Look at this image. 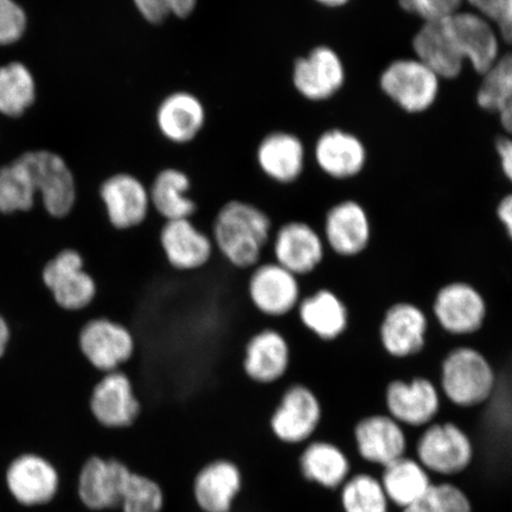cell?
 I'll list each match as a JSON object with an SVG mask.
<instances>
[{
  "label": "cell",
  "instance_id": "6da1fadb",
  "mask_svg": "<svg viewBox=\"0 0 512 512\" xmlns=\"http://www.w3.org/2000/svg\"><path fill=\"white\" fill-rule=\"evenodd\" d=\"M274 228L270 216L255 204L232 200L217 211L211 229L216 253L238 271H251L271 246Z\"/></svg>",
  "mask_w": 512,
  "mask_h": 512
},
{
  "label": "cell",
  "instance_id": "7a4b0ae2",
  "mask_svg": "<svg viewBox=\"0 0 512 512\" xmlns=\"http://www.w3.org/2000/svg\"><path fill=\"white\" fill-rule=\"evenodd\" d=\"M438 387L443 399L452 406L477 408L494 399L497 371L482 350L460 345L448 351L441 361Z\"/></svg>",
  "mask_w": 512,
  "mask_h": 512
},
{
  "label": "cell",
  "instance_id": "3957f363",
  "mask_svg": "<svg viewBox=\"0 0 512 512\" xmlns=\"http://www.w3.org/2000/svg\"><path fill=\"white\" fill-rule=\"evenodd\" d=\"M415 458L431 476L463 475L476 458L471 435L453 421H435L422 430L415 444Z\"/></svg>",
  "mask_w": 512,
  "mask_h": 512
},
{
  "label": "cell",
  "instance_id": "277c9868",
  "mask_svg": "<svg viewBox=\"0 0 512 512\" xmlns=\"http://www.w3.org/2000/svg\"><path fill=\"white\" fill-rule=\"evenodd\" d=\"M323 419V401L316 390L296 382L281 394L268 419V428L281 445L304 446L315 438Z\"/></svg>",
  "mask_w": 512,
  "mask_h": 512
},
{
  "label": "cell",
  "instance_id": "5b68a950",
  "mask_svg": "<svg viewBox=\"0 0 512 512\" xmlns=\"http://www.w3.org/2000/svg\"><path fill=\"white\" fill-rule=\"evenodd\" d=\"M432 315L445 334L469 337L484 328L489 317V304L476 285L465 280H452L435 292Z\"/></svg>",
  "mask_w": 512,
  "mask_h": 512
},
{
  "label": "cell",
  "instance_id": "8992f818",
  "mask_svg": "<svg viewBox=\"0 0 512 512\" xmlns=\"http://www.w3.org/2000/svg\"><path fill=\"white\" fill-rule=\"evenodd\" d=\"M79 348L95 370L107 374L124 370L134 360L138 341L130 326L119 320L99 317L82 326Z\"/></svg>",
  "mask_w": 512,
  "mask_h": 512
},
{
  "label": "cell",
  "instance_id": "52a82bcc",
  "mask_svg": "<svg viewBox=\"0 0 512 512\" xmlns=\"http://www.w3.org/2000/svg\"><path fill=\"white\" fill-rule=\"evenodd\" d=\"M247 297L259 315L281 319L296 312L303 299L300 278L275 261H262L249 271Z\"/></svg>",
  "mask_w": 512,
  "mask_h": 512
},
{
  "label": "cell",
  "instance_id": "ba28073f",
  "mask_svg": "<svg viewBox=\"0 0 512 512\" xmlns=\"http://www.w3.org/2000/svg\"><path fill=\"white\" fill-rule=\"evenodd\" d=\"M386 413L405 428L424 430L437 421L443 407L438 384L426 376L394 379L383 393Z\"/></svg>",
  "mask_w": 512,
  "mask_h": 512
},
{
  "label": "cell",
  "instance_id": "9c48e42d",
  "mask_svg": "<svg viewBox=\"0 0 512 512\" xmlns=\"http://www.w3.org/2000/svg\"><path fill=\"white\" fill-rule=\"evenodd\" d=\"M89 411L98 425L111 431H125L142 418L143 402L136 384L125 370L102 374L89 398Z\"/></svg>",
  "mask_w": 512,
  "mask_h": 512
},
{
  "label": "cell",
  "instance_id": "30bf717a",
  "mask_svg": "<svg viewBox=\"0 0 512 512\" xmlns=\"http://www.w3.org/2000/svg\"><path fill=\"white\" fill-rule=\"evenodd\" d=\"M440 78L419 59H400L383 70L380 86L384 94L401 110L424 113L437 101Z\"/></svg>",
  "mask_w": 512,
  "mask_h": 512
},
{
  "label": "cell",
  "instance_id": "8fae6325",
  "mask_svg": "<svg viewBox=\"0 0 512 512\" xmlns=\"http://www.w3.org/2000/svg\"><path fill=\"white\" fill-rule=\"evenodd\" d=\"M5 486L14 501L24 508H40L54 502L61 490L57 466L38 453H23L6 466Z\"/></svg>",
  "mask_w": 512,
  "mask_h": 512
},
{
  "label": "cell",
  "instance_id": "7c38bea8",
  "mask_svg": "<svg viewBox=\"0 0 512 512\" xmlns=\"http://www.w3.org/2000/svg\"><path fill=\"white\" fill-rule=\"evenodd\" d=\"M133 470L124 460L94 454L80 467L76 495L92 512L118 510Z\"/></svg>",
  "mask_w": 512,
  "mask_h": 512
},
{
  "label": "cell",
  "instance_id": "4fadbf2b",
  "mask_svg": "<svg viewBox=\"0 0 512 512\" xmlns=\"http://www.w3.org/2000/svg\"><path fill=\"white\" fill-rule=\"evenodd\" d=\"M430 319L422 307L408 300L389 305L379 324V342L384 354L394 360H408L427 345Z\"/></svg>",
  "mask_w": 512,
  "mask_h": 512
},
{
  "label": "cell",
  "instance_id": "5bb4252c",
  "mask_svg": "<svg viewBox=\"0 0 512 512\" xmlns=\"http://www.w3.org/2000/svg\"><path fill=\"white\" fill-rule=\"evenodd\" d=\"M292 363V345L278 329L255 331L243 345L242 373L256 386L270 387L283 381L290 373Z\"/></svg>",
  "mask_w": 512,
  "mask_h": 512
},
{
  "label": "cell",
  "instance_id": "9a60e30c",
  "mask_svg": "<svg viewBox=\"0 0 512 512\" xmlns=\"http://www.w3.org/2000/svg\"><path fill=\"white\" fill-rule=\"evenodd\" d=\"M273 261L298 278L309 277L323 266L326 252L322 233L305 221H288L274 230Z\"/></svg>",
  "mask_w": 512,
  "mask_h": 512
},
{
  "label": "cell",
  "instance_id": "2e32d148",
  "mask_svg": "<svg viewBox=\"0 0 512 512\" xmlns=\"http://www.w3.org/2000/svg\"><path fill=\"white\" fill-rule=\"evenodd\" d=\"M158 245L171 270L183 274L203 271L216 254L211 236L191 219L164 222Z\"/></svg>",
  "mask_w": 512,
  "mask_h": 512
},
{
  "label": "cell",
  "instance_id": "e0dca14e",
  "mask_svg": "<svg viewBox=\"0 0 512 512\" xmlns=\"http://www.w3.org/2000/svg\"><path fill=\"white\" fill-rule=\"evenodd\" d=\"M245 488L239 463L217 457L203 464L192 478L191 496L201 512H233Z\"/></svg>",
  "mask_w": 512,
  "mask_h": 512
},
{
  "label": "cell",
  "instance_id": "ac0fdd59",
  "mask_svg": "<svg viewBox=\"0 0 512 512\" xmlns=\"http://www.w3.org/2000/svg\"><path fill=\"white\" fill-rule=\"evenodd\" d=\"M323 239L326 248L343 259H356L366 253L373 242V223L363 204L345 200L325 214Z\"/></svg>",
  "mask_w": 512,
  "mask_h": 512
},
{
  "label": "cell",
  "instance_id": "d6986e66",
  "mask_svg": "<svg viewBox=\"0 0 512 512\" xmlns=\"http://www.w3.org/2000/svg\"><path fill=\"white\" fill-rule=\"evenodd\" d=\"M43 280L55 302L67 311H81L94 303L98 284L75 249H66L44 268Z\"/></svg>",
  "mask_w": 512,
  "mask_h": 512
},
{
  "label": "cell",
  "instance_id": "ffe728a7",
  "mask_svg": "<svg viewBox=\"0 0 512 512\" xmlns=\"http://www.w3.org/2000/svg\"><path fill=\"white\" fill-rule=\"evenodd\" d=\"M18 159L28 170L36 192H41L48 213L55 217L68 215L74 208L76 187L64 160L49 151L27 152Z\"/></svg>",
  "mask_w": 512,
  "mask_h": 512
},
{
  "label": "cell",
  "instance_id": "44dd1931",
  "mask_svg": "<svg viewBox=\"0 0 512 512\" xmlns=\"http://www.w3.org/2000/svg\"><path fill=\"white\" fill-rule=\"evenodd\" d=\"M358 456L364 462L386 467L407 456L406 428L387 413L363 416L352 430Z\"/></svg>",
  "mask_w": 512,
  "mask_h": 512
},
{
  "label": "cell",
  "instance_id": "7402d4cb",
  "mask_svg": "<svg viewBox=\"0 0 512 512\" xmlns=\"http://www.w3.org/2000/svg\"><path fill=\"white\" fill-rule=\"evenodd\" d=\"M100 196L108 222L119 232L142 227L152 209L149 189L132 175L118 174L106 179Z\"/></svg>",
  "mask_w": 512,
  "mask_h": 512
},
{
  "label": "cell",
  "instance_id": "603a6c76",
  "mask_svg": "<svg viewBox=\"0 0 512 512\" xmlns=\"http://www.w3.org/2000/svg\"><path fill=\"white\" fill-rule=\"evenodd\" d=\"M460 54L473 69L484 75L499 59V37L488 19L475 11L460 10L446 17Z\"/></svg>",
  "mask_w": 512,
  "mask_h": 512
},
{
  "label": "cell",
  "instance_id": "cb8c5ba5",
  "mask_svg": "<svg viewBox=\"0 0 512 512\" xmlns=\"http://www.w3.org/2000/svg\"><path fill=\"white\" fill-rule=\"evenodd\" d=\"M345 68L334 49L317 47L294 64L293 83L304 98L324 101L341 91Z\"/></svg>",
  "mask_w": 512,
  "mask_h": 512
},
{
  "label": "cell",
  "instance_id": "d4e9b609",
  "mask_svg": "<svg viewBox=\"0 0 512 512\" xmlns=\"http://www.w3.org/2000/svg\"><path fill=\"white\" fill-rule=\"evenodd\" d=\"M296 312L303 328L320 342L334 343L349 330V307L331 288L320 287L304 296Z\"/></svg>",
  "mask_w": 512,
  "mask_h": 512
},
{
  "label": "cell",
  "instance_id": "484cf974",
  "mask_svg": "<svg viewBox=\"0 0 512 512\" xmlns=\"http://www.w3.org/2000/svg\"><path fill=\"white\" fill-rule=\"evenodd\" d=\"M351 469L347 452L329 440L309 441L298 458L300 476L307 483L328 491L341 489L352 475Z\"/></svg>",
  "mask_w": 512,
  "mask_h": 512
},
{
  "label": "cell",
  "instance_id": "4316f807",
  "mask_svg": "<svg viewBox=\"0 0 512 512\" xmlns=\"http://www.w3.org/2000/svg\"><path fill=\"white\" fill-rule=\"evenodd\" d=\"M413 49L416 59L424 62L440 79H456L462 73L465 60L446 18L424 22L413 38Z\"/></svg>",
  "mask_w": 512,
  "mask_h": 512
},
{
  "label": "cell",
  "instance_id": "83f0119b",
  "mask_svg": "<svg viewBox=\"0 0 512 512\" xmlns=\"http://www.w3.org/2000/svg\"><path fill=\"white\" fill-rule=\"evenodd\" d=\"M315 155L319 168L338 181L360 175L367 164V150L362 140L343 130L323 133L316 144Z\"/></svg>",
  "mask_w": 512,
  "mask_h": 512
},
{
  "label": "cell",
  "instance_id": "f1b7e54d",
  "mask_svg": "<svg viewBox=\"0 0 512 512\" xmlns=\"http://www.w3.org/2000/svg\"><path fill=\"white\" fill-rule=\"evenodd\" d=\"M258 160L262 171L273 181L291 184L303 174L305 149L293 134L275 132L262 140Z\"/></svg>",
  "mask_w": 512,
  "mask_h": 512
},
{
  "label": "cell",
  "instance_id": "f546056e",
  "mask_svg": "<svg viewBox=\"0 0 512 512\" xmlns=\"http://www.w3.org/2000/svg\"><path fill=\"white\" fill-rule=\"evenodd\" d=\"M390 505L400 510L411 507L431 488L433 477L415 457H402L383 467L379 477Z\"/></svg>",
  "mask_w": 512,
  "mask_h": 512
},
{
  "label": "cell",
  "instance_id": "4dcf8cb0",
  "mask_svg": "<svg viewBox=\"0 0 512 512\" xmlns=\"http://www.w3.org/2000/svg\"><path fill=\"white\" fill-rule=\"evenodd\" d=\"M206 120L201 101L189 93H175L160 104L157 123L160 132L171 142H191L202 130Z\"/></svg>",
  "mask_w": 512,
  "mask_h": 512
},
{
  "label": "cell",
  "instance_id": "1f68e13d",
  "mask_svg": "<svg viewBox=\"0 0 512 512\" xmlns=\"http://www.w3.org/2000/svg\"><path fill=\"white\" fill-rule=\"evenodd\" d=\"M190 179L176 169L160 171L149 189L152 209L164 221L192 219L197 204L189 196Z\"/></svg>",
  "mask_w": 512,
  "mask_h": 512
},
{
  "label": "cell",
  "instance_id": "d6a6232c",
  "mask_svg": "<svg viewBox=\"0 0 512 512\" xmlns=\"http://www.w3.org/2000/svg\"><path fill=\"white\" fill-rule=\"evenodd\" d=\"M476 100L484 111L496 114L505 132L512 136V50L499 56L483 75Z\"/></svg>",
  "mask_w": 512,
  "mask_h": 512
},
{
  "label": "cell",
  "instance_id": "836d02e7",
  "mask_svg": "<svg viewBox=\"0 0 512 512\" xmlns=\"http://www.w3.org/2000/svg\"><path fill=\"white\" fill-rule=\"evenodd\" d=\"M338 492L343 512H389L392 507L380 478L368 472L351 475Z\"/></svg>",
  "mask_w": 512,
  "mask_h": 512
},
{
  "label": "cell",
  "instance_id": "e575fe53",
  "mask_svg": "<svg viewBox=\"0 0 512 512\" xmlns=\"http://www.w3.org/2000/svg\"><path fill=\"white\" fill-rule=\"evenodd\" d=\"M35 100V82L22 63L0 68V112L10 117L21 115Z\"/></svg>",
  "mask_w": 512,
  "mask_h": 512
},
{
  "label": "cell",
  "instance_id": "d590c367",
  "mask_svg": "<svg viewBox=\"0 0 512 512\" xmlns=\"http://www.w3.org/2000/svg\"><path fill=\"white\" fill-rule=\"evenodd\" d=\"M36 189L25 166L16 159L0 169V211H27L34 204Z\"/></svg>",
  "mask_w": 512,
  "mask_h": 512
},
{
  "label": "cell",
  "instance_id": "8d00e7d4",
  "mask_svg": "<svg viewBox=\"0 0 512 512\" xmlns=\"http://www.w3.org/2000/svg\"><path fill=\"white\" fill-rule=\"evenodd\" d=\"M166 494L156 478L134 471L126 484L120 512H164Z\"/></svg>",
  "mask_w": 512,
  "mask_h": 512
},
{
  "label": "cell",
  "instance_id": "74e56055",
  "mask_svg": "<svg viewBox=\"0 0 512 512\" xmlns=\"http://www.w3.org/2000/svg\"><path fill=\"white\" fill-rule=\"evenodd\" d=\"M401 512H475L472 499L452 482L433 483L418 502Z\"/></svg>",
  "mask_w": 512,
  "mask_h": 512
},
{
  "label": "cell",
  "instance_id": "f35d334b",
  "mask_svg": "<svg viewBox=\"0 0 512 512\" xmlns=\"http://www.w3.org/2000/svg\"><path fill=\"white\" fill-rule=\"evenodd\" d=\"M147 22L159 24L169 15L187 18L195 10L197 0H133Z\"/></svg>",
  "mask_w": 512,
  "mask_h": 512
},
{
  "label": "cell",
  "instance_id": "ab89813d",
  "mask_svg": "<svg viewBox=\"0 0 512 512\" xmlns=\"http://www.w3.org/2000/svg\"><path fill=\"white\" fill-rule=\"evenodd\" d=\"M465 0H399L401 8L424 22L439 21L462 10Z\"/></svg>",
  "mask_w": 512,
  "mask_h": 512
},
{
  "label": "cell",
  "instance_id": "60d3db41",
  "mask_svg": "<svg viewBox=\"0 0 512 512\" xmlns=\"http://www.w3.org/2000/svg\"><path fill=\"white\" fill-rule=\"evenodd\" d=\"M27 27L25 12L14 0H0V44H10L21 38Z\"/></svg>",
  "mask_w": 512,
  "mask_h": 512
},
{
  "label": "cell",
  "instance_id": "b9f144b4",
  "mask_svg": "<svg viewBox=\"0 0 512 512\" xmlns=\"http://www.w3.org/2000/svg\"><path fill=\"white\" fill-rule=\"evenodd\" d=\"M491 23L497 31L499 40L512 46V0H503Z\"/></svg>",
  "mask_w": 512,
  "mask_h": 512
},
{
  "label": "cell",
  "instance_id": "7bdbcfd3",
  "mask_svg": "<svg viewBox=\"0 0 512 512\" xmlns=\"http://www.w3.org/2000/svg\"><path fill=\"white\" fill-rule=\"evenodd\" d=\"M496 150L503 175L512 184V136L499 138Z\"/></svg>",
  "mask_w": 512,
  "mask_h": 512
},
{
  "label": "cell",
  "instance_id": "ee69618b",
  "mask_svg": "<svg viewBox=\"0 0 512 512\" xmlns=\"http://www.w3.org/2000/svg\"><path fill=\"white\" fill-rule=\"evenodd\" d=\"M496 217L502 224L505 236L512 243V192L503 196L496 207Z\"/></svg>",
  "mask_w": 512,
  "mask_h": 512
},
{
  "label": "cell",
  "instance_id": "f6af8a7d",
  "mask_svg": "<svg viewBox=\"0 0 512 512\" xmlns=\"http://www.w3.org/2000/svg\"><path fill=\"white\" fill-rule=\"evenodd\" d=\"M10 339V330L5 320L0 317V357L4 355L6 345H8Z\"/></svg>",
  "mask_w": 512,
  "mask_h": 512
},
{
  "label": "cell",
  "instance_id": "bcb514c9",
  "mask_svg": "<svg viewBox=\"0 0 512 512\" xmlns=\"http://www.w3.org/2000/svg\"><path fill=\"white\" fill-rule=\"evenodd\" d=\"M317 3L326 6V8H342V6L347 5L350 0H316Z\"/></svg>",
  "mask_w": 512,
  "mask_h": 512
}]
</instances>
